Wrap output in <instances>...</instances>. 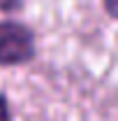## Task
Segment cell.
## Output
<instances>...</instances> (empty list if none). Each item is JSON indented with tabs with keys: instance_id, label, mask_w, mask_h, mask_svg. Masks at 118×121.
I'll return each instance as SVG.
<instances>
[{
	"instance_id": "cell-1",
	"label": "cell",
	"mask_w": 118,
	"mask_h": 121,
	"mask_svg": "<svg viewBox=\"0 0 118 121\" xmlns=\"http://www.w3.org/2000/svg\"><path fill=\"white\" fill-rule=\"evenodd\" d=\"M35 56V33L19 21H0V65H26Z\"/></svg>"
},
{
	"instance_id": "cell-2",
	"label": "cell",
	"mask_w": 118,
	"mask_h": 121,
	"mask_svg": "<svg viewBox=\"0 0 118 121\" xmlns=\"http://www.w3.org/2000/svg\"><path fill=\"white\" fill-rule=\"evenodd\" d=\"M21 7H23V0H0V12L12 14V12H19Z\"/></svg>"
},
{
	"instance_id": "cell-3",
	"label": "cell",
	"mask_w": 118,
	"mask_h": 121,
	"mask_svg": "<svg viewBox=\"0 0 118 121\" xmlns=\"http://www.w3.org/2000/svg\"><path fill=\"white\" fill-rule=\"evenodd\" d=\"M0 121H12V112H9V103L5 98V93L0 91Z\"/></svg>"
},
{
	"instance_id": "cell-4",
	"label": "cell",
	"mask_w": 118,
	"mask_h": 121,
	"mask_svg": "<svg viewBox=\"0 0 118 121\" xmlns=\"http://www.w3.org/2000/svg\"><path fill=\"white\" fill-rule=\"evenodd\" d=\"M104 9H106V14L114 16V19H118V0H102Z\"/></svg>"
}]
</instances>
